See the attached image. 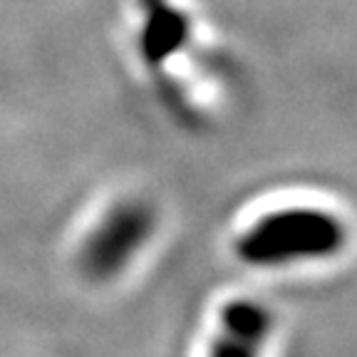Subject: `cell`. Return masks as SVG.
<instances>
[{
    "label": "cell",
    "instance_id": "1",
    "mask_svg": "<svg viewBox=\"0 0 357 357\" xmlns=\"http://www.w3.org/2000/svg\"><path fill=\"white\" fill-rule=\"evenodd\" d=\"M347 243V226L320 206L266 211L236 236V256L253 268H288L328 261Z\"/></svg>",
    "mask_w": 357,
    "mask_h": 357
},
{
    "label": "cell",
    "instance_id": "3",
    "mask_svg": "<svg viewBox=\"0 0 357 357\" xmlns=\"http://www.w3.org/2000/svg\"><path fill=\"white\" fill-rule=\"evenodd\" d=\"M268 328V315L261 305L248 301L234 303L223 312V337L211 357H256V345Z\"/></svg>",
    "mask_w": 357,
    "mask_h": 357
},
{
    "label": "cell",
    "instance_id": "2",
    "mask_svg": "<svg viewBox=\"0 0 357 357\" xmlns=\"http://www.w3.org/2000/svg\"><path fill=\"white\" fill-rule=\"evenodd\" d=\"M156 216L144 201H122L112 206L87 234L77 253L84 278L107 283L122 275L151 241Z\"/></svg>",
    "mask_w": 357,
    "mask_h": 357
}]
</instances>
